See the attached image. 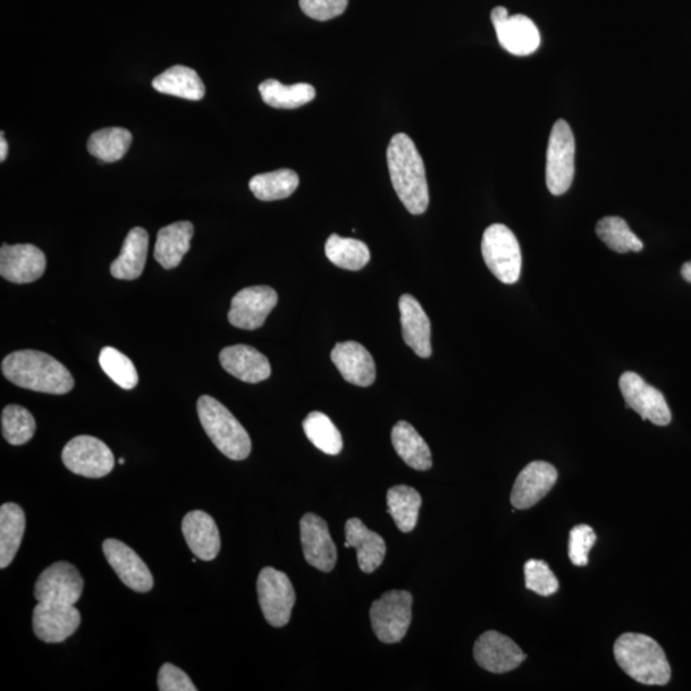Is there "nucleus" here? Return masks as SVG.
I'll return each mask as SVG.
<instances>
[{
    "label": "nucleus",
    "mask_w": 691,
    "mask_h": 691,
    "mask_svg": "<svg viewBox=\"0 0 691 691\" xmlns=\"http://www.w3.org/2000/svg\"><path fill=\"white\" fill-rule=\"evenodd\" d=\"M392 187L409 213L420 216L429 207L424 160L407 133H398L387 149Z\"/></svg>",
    "instance_id": "obj_1"
},
{
    "label": "nucleus",
    "mask_w": 691,
    "mask_h": 691,
    "mask_svg": "<svg viewBox=\"0 0 691 691\" xmlns=\"http://www.w3.org/2000/svg\"><path fill=\"white\" fill-rule=\"evenodd\" d=\"M2 372L8 381L36 392L66 394L74 385L70 370L62 362L36 350L10 353L2 362Z\"/></svg>",
    "instance_id": "obj_2"
},
{
    "label": "nucleus",
    "mask_w": 691,
    "mask_h": 691,
    "mask_svg": "<svg viewBox=\"0 0 691 691\" xmlns=\"http://www.w3.org/2000/svg\"><path fill=\"white\" fill-rule=\"evenodd\" d=\"M614 659L631 679L644 685H665L671 668L663 649L643 634H622L613 647Z\"/></svg>",
    "instance_id": "obj_3"
},
{
    "label": "nucleus",
    "mask_w": 691,
    "mask_h": 691,
    "mask_svg": "<svg viewBox=\"0 0 691 691\" xmlns=\"http://www.w3.org/2000/svg\"><path fill=\"white\" fill-rule=\"evenodd\" d=\"M198 414L210 441L224 457L234 461L249 458L250 435L224 404L210 395H201L198 401Z\"/></svg>",
    "instance_id": "obj_4"
},
{
    "label": "nucleus",
    "mask_w": 691,
    "mask_h": 691,
    "mask_svg": "<svg viewBox=\"0 0 691 691\" xmlns=\"http://www.w3.org/2000/svg\"><path fill=\"white\" fill-rule=\"evenodd\" d=\"M575 176V138L567 121L554 123L547 148L545 182L552 196L571 188Z\"/></svg>",
    "instance_id": "obj_5"
},
{
    "label": "nucleus",
    "mask_w": 691,
    "mask_h": 691,
    "mask_svg": "<svg viewBox=\"0 0 691 691\" xmlns=\"http://www.w3.org/2000/svg\"><path fill=\"white\" fill-rule=\"evenodd\" d=\"M482 254L488 269L504 284L519 281L522 257L515 233L504 224H492L483 234Z\"/></svg>",
    "instance_id": "obj_6"
},
{
    "label": "nucleus",
    "mask_w": 691,
    "mask_h": 691,
    "mask_svg": "<svg viewBox=\"0 0 691 691\" xmlns=\"http://www.w3.org/2000/svg\"><path fill=\"white\" fill-rule=\"evenodd\" d=\"M412 619V595L407 591H390L372 604L370 620L379 640L385 644L401 642Z\"/></svg>",
    "instance_id": "obj_7"
},
{
    "label": "nucleus",
    "mask_w": 691,
    "mask_h": 691,
    "mask_svg": "<svg viewBox=\"0 0 691 691\" xmlns=\"http://www.w3.org/2000/svg\"><path fill=\"white\" fill-rule=\"evenodd\" d=\"M258 597L269 625L283 628L291 620L297 594L291 580L282 571L264 568L258 578Z\"/></svg>",
    "instance_id": "obj_8"
},
{
    "label": "nucleus",
    "mask_w": 691,
    "mask_h": 691,
    "mask_svg": "<svg viewBox=\"0 0 691 691\" xmlns=\"http://www.w3.org/2000/svg\"><path fill=\"white\" fill-rule=\"evenodd\" d=\"M64 467L86 478H103L114 468V454L109 447L91 435L74 437L62 452Z\"/></svg>",
    "instance_id": "obj_9"
},
{
    "label": "nucleus",
    "mask_w": 691,
    "mask_h": 691,
    "mask_svg": "<svg viewBox=\"0 0 691 691\" xmlns=\"http://www.w3.org/2000/svg\"><path fill=\"white\" fill-rule=\"evenodd\" d=\"M491 20L497 39L504 50L518 57L534 54L541 47V32L525 14L510 16L504 7H495Z\"/></svg>",
    "instance_id": "obj_10"
},
{
    "label": "nucleus",
    "mask_w": 691,
    "mask_h": 691,
    "mask_svg": "<svg viewBox=\"0 0 691 691\" xmlns=\"http://www.w3.org/2000/svg\"><path fill=\"white\" fill-rule=\"evenodd\" d=\"M620 391L628 408L633 409L643 420L664 427L671 423V410L664 395L637 373L627 372L620 378Z\"/></svg>",
    "instance_id": "obj_11"
},
{
    "label": "nucleus",
    "mask_w": 691,
    "mask_h": 691,
    "mask_svg": "<svg viewBox=\"0 0 691 691\" xmlns=\"http://www.w3.org/2000/svg\"><path fill=\"white\" fill-rule=\"evenodd\" d=\"M83 591V579L69 562H56L41 572L36 584V598L40 603L74 605Z\"/></svg>",
    "instance_id": "obj_12"
},
{
    "label": "nucleus",
    "mask_w": 691,
    "mask_h": 691,
    "mask_svg": "<svg viewBox=\"0 0 691 691\" xmlns=\"http://www.w3.org/2000/svg\"><path fill=\"white\" fill-rule=\"evenodd\" d=\"M278 302V294L268 286H254L234 294L229 313L230 323L241 330L254 331L266 323Z\"/></svg>",
    "instance_id": "obj_13"
},
{
    "label": "nucleus",
    "mask_w": 691,
    "mask_h": 691,
    "mask_svg": "<svg viewBox=\"0 0 691 691\" xmlns=\"http://www.w3.org/2000/svg\"><path fill=\"white\" fill-rule=\"evenodd\" d=\"M81 614L74 605L40 603L33 610V633L46 643H62L78 631Z\"/></svg>",
    "instance_id": "obj_14"
},
{
    "label": "nucleus",
    "mask_w": 691,
    "mask_h": 691,
    "mask_svg": "<svg viewBox=\"0 0 691 691\" xmlns=\"http://www.w3.org/2000/svg\"><path fill=\"white\" fill-rule=\"evenodd\" d=\"M474 659L487 671L504 673L518 669L527 660V654L509 637L499 631H487L477 640Z\"/></svg>",
    "instance_id": "obj_15"
},
{
    "label": "nucleus",
    "mask_w": 691,
    "mask_h": 691,
    "mask_svg": "<svg viewBox=\"0 0 691 691\" xmlns=\"http://www.w3.org/2000/svg\"><path fill=\"white\" fill-rule=\"evenodd\" d=\"M103 552L108 563L126 587L139 593H148L153 589V575L147 563L132 548L117 539H107L103 543Z\"/></svg>",
    "instance_id": "obj_16"
},
{
    "label": "nucleus",
    "mask_w": 691,
    "mask_h": 691,
    "mask_svg": "<svg viewBox=\"0 0 691 691\" xmlns=\"http://www.w3.org/2000/svg\"><path fill=\"white\" fill-rule=\"evenodd\" d=\"M300 529L307 562L320 571L331 572L337 562V548L327 522L316 513H307L301 519Z\"/></svg>",
    "instance_id": "obj_17"
},
{
    "label": "nucleus",
    "mask_w": 691,
    "mask_h": 691,
    "mask_svg": "<svg viewBox=\"0 0 691 691\" xmlns=\"http://www.w3.org/2000/svg\"><path fill=\"white\" fill-rule=\"evenodd\" d=\"M47 258L39 248L23 246H4L0 249V274L4 280L17 284L31 283L44 274Z\"/></svg>",
    "instance_id": "obj_18"
},
{
    "label": "nucleus",
    "mask_w": 691,
    "mask_h": 691,
    "mask_svg": "<svg viewBox=\"0 0 691 691\" xmlns=\"http://www.w3.org/2000/svg\"><path fill=\"white\" fill-rule=\"evenodd\" d=\"M558 470L544 461L530 462L522 469L511 493V503L518 510L533 508L558 482Z\"/></svg>",
    "instance_id": "obj_19"
},
{
    "label": "nucleus",
    "mask_w": 691,
    "mask_h": 691,
    "mask_svg": "<svg viewBox=\"0 0 691 691\" xmlns=\"http://www.w3.org/2000/svg\"><path fill=\"white\" fill-rule=\"evenodd\" d=\"M331 359L345 382L359 387H369L375 382V362L364 345L355 341L337 343Z\"/></svg>",
    "instance_id": "obj_20"
},
{
    "label": "nucleus",
    "mask_w": 691,
    "mask_h": 691,
    "mask_svg": "<svg viewBox=\"0 0 691 691\" xmlns=\"http://www.w3.org/2000/svg\"><path fill=\"white\" fill-rule=\"evenodd\" d=\"M402 337L404 343L421 359L432 355V327L425 311L411 294H402L399 301Z\"/></svg>",
    "instance_id": "obj_21"
},
{
    "label": "nucleus",
    "mask_w": 691,
    "mask_h": 691,
    "mask_svg": "<svg viewBox=\"0 0 691 691\" xmlns=\"http://www.w3.org/2000/svg\"><path fill=\"white\" fill-rule=\"evenodd\" d=\"M219 360L227 373L242 382L260 383L272 374L271 362L248 344L229 345L221 351Z\"/></svg>",
    "instance_id": "obj_22"
},
{
    "label": "nucleus",
    "mask_w": 691,
    "mask_h": 691,
    "mask_svg": "<svg viewBox=\"0 0 691 691\" xmlns=\"http://www.w3.org/2000/svg\"><path fill=\"white\" fill-rule=\"evenodd\" d=\"M182 533L193 554L212 561L221 551V534L212 517L204 511H191L182 521Z\"/></svg>",
    "instance_id": "obj_23"
},
{
    "label": "nucleus",
    "mask_w": 691,
    "mask_h": 691,
    "mask_svg": "<svg viewBox=\"0 0 691 691\" xmlns=\"http://www.w3.org/2000/svg\"><path fill=\"white\" fill-rule=\"evenodd\" d=\"M344 534L345 548H355L358 551V563L362 572L372 574L381 567L387 552V545L381 535L369 530L364 522L357 518L345 522Z\"/></svg>",
    "instance_id": "obj_24"
},
{
    "label": "nucleus",
    "mask_w": 691,
    "mask_h": 691,
    "mask_svg": "<svg viewBox=\"0 0 691 691\" xmlns=\"http://www.w3.org/2000/svg\"><path fill=\"white\" fill-rule=\"evenodd\" d=\"M148 249V232L144 229H140V227L132 229L126 236L120 257L111 266L112 276L117 280H137L144 272Z\"/></svg>",
    "instance_id": "obj_25"
},
{
    "label": "nucleus",
    "mask_w": 691,
    "mask_h": 691,
    "mask_svg": "<svg viewBox=\"0 0 691 691\" xmlns=\"http://www.w3.org/2000/svg\"><path fill=\"white\" fill-rule=\"evenodd\" d=\"M193 226L190 222H176L158 232L154 257L164 269L181 264L191 248Z\"/></svg>",
    "instance_id": "obj_26"
},
{
    "label": "nucleus",
    "mask_w": 691,
    "mask_h": 691,
    "mask_svg": "<svg viewBox=\"0 0 691 691\" xmlns=\"http://www.w3.org/2000/svg\"><path fill=\"white\" fill-rule=\"evenodd\" d=\"M391 438L394 451L407 465L419 471L432 468L431 449L408 421H399L392 429Z\"/></svg>",
    "instance_id": "obj_27"
},
{
    "label": "nucleus",
    "mask_w": 691,
    "mask_h": 691,
    "mask_svg": "<svg viewBox=\"0 0 691 691\" xmlns=\"http://www.w3.org/2000/svg\"><path fill=\"white\" fill-rule=\"evenodd\" d=\"M153 88L162 94L188 100H201L206 96V86L198 72L184 66H173L157 76Z\"/></svg>",
    "instance_id": "obj_28"
},
{
    "label": "nucleus",
    "mask_w": 691,
    "mask_h": 691,
    "mask_svg": "<svg viewBox=\"0 0 691 691\" xmlns=\"http://www.w3.org/2000/svg\"><path fill=\"white\" fill-rule=\"evenodd\" d=\"M27 518L19 504L4 503L0 508V568L10 567L20 550Z\"/></svg>",
    "instance_id": "obj_29"
},
{
    "label": "nucleus",
    "mask_w": 691,
    "mask_h": 691,
    "mask_svg": "<svg viewBox=\"0 0 691 691\" xmlns=\"http://www.w3.org/2000/svg\"><path fill=\"white\" fill-rule=\"evenodd\" d=\"M421 508V495L409 485H394L387 492V509L402 533L415 529Z\"/></svg>",
    "instance_id": "obj_30"
},
{
    "label": "nucleus",
    "mask_w": 691,
    "mask_h": 691,
    "mask_svg": "<svg viewBox=\"0 0 691 691\" xmlns=\"http://www.w3.org/2000/svg\"><path fill=\"white\" fill-rule=\"evenodd\" d=\"M259 92L264 103L277 109H297L310 103L317 96L316 88L310 83L283 86L273 79L261 82Z\"/></svg>",
    "instance_id": "obj_31"
},
{
    "label": "nucleus",
    "mask_w": 691,
    "mask_h": 691,
    "mask_svg": "<svg viewBox=\"0 0 691 691\" xmlns=\"http://www.w3.org/2000/svg\"><path fill=\"white\" fill-rule=\"evenodd\" d=\"M300 179L297 172L283 168L273 172L252 177L249 187L261 201L288 199L298 190Z\"/></svg>",
    "instance_id": "obj_32"
},
{
    "label": "nucleus",
    "mask_w": 691,
    "mask_h": 691,
    "mask_svg": "<svg viewBox=\"0 0 691 691\" xmlns=\"http://www.w3.org/2000/svg\"><path fill=\"white\" fill-rule=\"evenodd\" d=\"M326 256L336 267L345 271H360L370 260V251L364 242L341 238L336 233L327 240Z\"/></svg>",
    "instance_id": "obj_33"
},
{
    "label": "nucleus",
    "mask_w": 691,
    "mask_h": 691,
    "mask_svg": "<svg viewBox=\"0 0 691 691\" xmlns=\"http://www.w3.org/2000/svg\"><path fill=\"white\" fill-rule=\"evenodd\" d=\"M132 134L122 128H109L91 134L88 150L91 156L107 163L118 162L128 153Z\"/></svg>",
    "instance_id": "obj_34"
},
{
    "label": "nucleus",
    "mask_w": 691,
    "mask_h": 691,
    "mask_svg": "<svg viewBox=\"0 0 691 691\" xmlns=\"http://www.w3.org/2000/svg\"><path fill=\"white\" fill-rule=\"evenodd\" d=\"M303 432L308 440L313 443L318 450L331 454H339L342 451L343 441L339 429L332 423L323 412L313 411L303 420Z\"/></svg>",
    "instance_id": "obj_35"
},
{
    "label": "nucleus",
    "mask_w": 691,
    "mask_h": 691,
    "mask_svg": "<svg viewBox=\"0 0 691 691\" xmlns=\"http://www.w3.org/2000/svg\"><path fill=\"white\" fill-rule=\"evenodd\" d=\"M600 238L611 250L625 254V252L642 251L644 246L638 236L630 230L627 221L620 217H605L595 227Z\"/></svg>",
    "instance_id": "obj_36"
},
{
    "label": "nucleus",
    "mask_w": 691,
    "mask_h": 691,
    "mask_svg": "<svg viewBox=\"0 0 691 691\" xmlns=\"http://www.w3.org/2000/svg\"><path fill=\"white\" fill-rule=\"evenodd\" d=\"M2 432L8 443L21 445L36 434L37 421L29 410L19 404H8L2 414Z\"/></svg>",
    "instance_id": "obj_37"
},
{
    "label": "nucleus",
    "mask_w": 691,
    "mask_h": 691,
    "mask_svg": "<svg viewBox=\"0 0 691 691\" xmlns=\"http://www.w3.org/2000/svg\"><path fill=\"white\" fill-rule=\"evenodd\" d=\"M99 364L104 373L123 390H133L139 383V374L133 362L117 349L104 348L100 351Z\"/></svg>",
    "instance_id": "obj_38"
},
{
    "label": "nucleus",
    "mask_w": 691,
    "mask_h": 691,
    "mask_svg": "<svg viewBox=\"0 0 691 691\" xmlns=\"http://www.w3.org/2000/svg\"><path fill=\"white\" fill-rule=\"evenodd\" d=\"M525 587L539 595L550 597L559 591V579L544 561L529 560L525 563Z\"/></svg>",
    "instance_id": "obj_39"
},
{
    "label": "nucleus",
    "mask_w": 691,
    "mask_h": 691,
    "mask_svg": "<svg viewBox=\"0 0 691 691\" xmlns=\"http://www.w3.org/2000/svg\"><path fill=\"white\" fill-rule=\"evenodd\" d=\"M597 535L594 530L589 525H577L571 529L569 541V558L575 567H587L589 561V552H591Z\"/></svg>",
    "instance_id": "obj_40"
},
{
    "label": "nucleus",
    "mask_w": 691,
    "mask_h": 691,
    "mask_svg": "<svg viewBox=\"0 0 691 691\" xmlns=\"http://www.w3.org/2000/svg\"><path fill=\"white\" fill-rule=\"evenodd\" d=\"M349 0H300V8L310 19L330 21L341 16Z\"/></svg>",
    "instance_id": "obj_41"
},
{
    "label": "nucleus",
    "mask_w": 691,
    "mask_h": 691,
    "mask_svg": "<svg viewBox=\"0 0 691 691\" xmlns=\"http://www.w3.org/2000/svg\"><path fill=\"white\" fill-rule=\"evenodd\" d=\"M158 689L160 691H197L198 688L187 672L176 668L174 664L166 663L159 671Z\"/></svg>",
    "instance_id": "obj_42"
},
{
    "label": "nucleus",
    "mask_w": 691,
    "mask_h": 691,
    "mask_svg": "<svg viewBox=\"0 0 691 691\" xmlns=\"http://www.w3.org/2000/svg\"><path fill=\"white\" fill-rule=\"evenodd\" d=\"M8 156V144L4 139V134L2 132V138H0V162H4Z\"/></svg>",
    "instance_id": "obj_43"
},
{
    "label": "nucleus",
    "mask_w": 691,
    "mask_h": 691,
    "mask_svg": "<svg viewBox=\"0 0 691 691\" xmlns=\"http://www.w3.org/2000/svg\"><path fill=\"white\" fill-rule=\"evenodd\" d=\"M681 274L682 277H684V280L688 281L689 283H691V261H688V263H685L684 266H682L681 268Z\"/></svg>",
    "instance_id": "obj_44"
},
{
    "label": "nucleus",
    "mask_w": 691,
    "mask_h": 691,
    "mask_svg": "<svg viewBox=\"0 0 691 691\" xmlns=\"http://www.w3.org/2000/svg\"><path fill=\"white\" fill-rule=\"evenodd\" d=\"M118 462H120V465H123V463H124V459L122 458V459H120V461H118Z\"/></svg>",
    "instance_id": "obj_45"
}]
</instances>
